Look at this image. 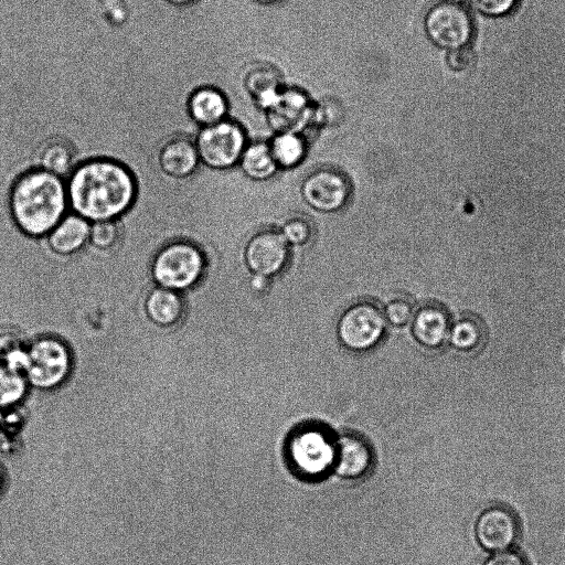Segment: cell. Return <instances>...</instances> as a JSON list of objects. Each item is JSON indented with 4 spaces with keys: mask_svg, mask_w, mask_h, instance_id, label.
<instances>
[{
    "mask_svg": "<svg viewBox=\"0 0 565 565\" xmlns=\"http://www.w3.org/2000/svg\"><path fill=\"white\" fill-rule=\"evenodd\" d=\"M65 182L70 212L90 223L117 220L136 198V183L130 172L108 159L78 164Z\"/></svg>",
    "mask_w": 565,
    "mask_h": 565,
    "instance_id": "obj_1",
    "label": "cell"
},
{
    "mask_svg": "<svg viewBox=\"0 0 565 565\" xmlns=\"http://www.w3.org/2000/svg\"><path fill=\"white\" fill-rule=\"evenodd\" d=\"M10 210L21 232L46 236L70 212L65 180L42 169L24 172L12 185Z\"/></svg>",
    "mask_w": 565,
    "mask_h": 565,
    "instance_id": "obj_2",
    "label": "cell"
},
{
    "mask_svg": "<svg viewBox=\"0 0 565 565\" xmlns=\"http://www.w3.org/2000/svg\"><path fill=\"white\" fill-rule=\"evenodd\" d=\"M202 250L192 243L173 242L159 250L152 263L156 285L180 294L195 287L205 271Z\"/></svg>",
    "mask_w": 565,
    "mask_h": 565,
    "instance_id": "obj_3",
    "label": "cell"
},
{
    "mask_svg": "<svg viewBox=\"0 0 565 565\" xmlns=\"http://www.w3.org/2000/svg\"><path fill=\"white\" fill-rule=\"evenodd\" d=\"M26 381L34 387L50 390L65 381L72 369V351L54 335L34 338L26 345Z\"/></svg>",
    "mask_w": 565,
    "mask_h": 565,
    "instance_id": "obj_4",
    "label": "cell"
},
{
    "mask_svg": "<svg viewBox=\"0 0 565 565\" xmlns=\"http://www.w3.org/2000/svg\"><path fill=\"white\" fill-rule=\"evenodd\" d=\"M246 146L242 126L227 118L200 128L195 137L201 163L214 170H230L238 164Z\"/></svg>",
    "mask_w": 565,
    "mask_h": 565,
    "instance_id": "obj_5",
    "label": "cell"
},
{
    "mask_svg": "<svg viewBox=\"0 0 565 565\" xmlns=\"http://www.w3.org/2000/svg\"><path fill=\"white\" fill-rule=\"evenodd\" d=\"M335 440L321 428L307 427L291 436L288 456L298 473L307 478H320L333 469Z\"/></svg>",
    "mask_w": 565,
    "mask_h": 565,
    "instance_id": "obj_6",
    "label": "cell"
},
{
    "mask_svg": "<svg viewBox=\"0 0 565 565\" xmlns=\"http://www.w3.org/2000/svg\"><path fill=\"white\" fill-rule=\"evenodd\" d=\"M386 328L383 311L366 301L354 303L340 316L337 333L340 342L352 351H366L382 339Z\"/></svg>",
    "mask_w": 565,
    "mask_h": 565,
    "instance_id": "obj_7",
    "label": "cell"
},
{
    "mask_svg": "<svg viewBox=\"0 0 565 565\" xmlns=\"http://www.w3.org/2000/svg\"><path fill=\"white\" fill-rule=\"evenodd\" d=\"M424 26L435 45L449 51L465 47L473 32L469 13L458 3L445 1L427 11Z\"/></svg>",
    "mask_w": 565,
    "mask_h": 565,
    "instance_id": "obj_8",
    "label": "cell"
},
{
    "mask_svg": "<svg viewBox=\"0 0 565 565\" xmlns=\"http://www.w3.org/2000/svg\"><path fill=\"white\" fill-rule=\"evenodd\" d=\"M303 201L313 210L332 213L342 209L349 200L350 185L344 175L332 169L310 173L301 184Z\"/></svg>",
    "mask_w": 565,
    "mask_h": 565,
    "instance_id": "obj_9",
    "label": "cell"
},
{
    "mask_svg": "<svg viewBox=\"0 0 565 565\" xmlns=\"http://www.w3.org/2000/svg\"><path fill=\"white\" fill-rule=\"evenodd\" d=\"M289 256L288 243L280 232L262 231L244 247V263L253 275L270 278L280 273Z\"/></svg>",
    "mask_w": 565,
    "mask_h": 565,
    "instance_id": "obj_10",
    "label": "cell"
},
{
    "mask_svg": "<svg viewBox=\"0 0 565 565\" xmlns=\"http://www.w3.org/2000/svg\"><path fill=\"white\" fill-rule=\"evenodd\" d=\"M266 111L268 124L277 134H299L313 115L307 95L296 88L280 90Z\"/></svg>",
    "mask_w": 565,
    "mask_h": 565,
    "instance_id": "obj_11",
    "label": "cell"
},
{
    "mask_svg": "<svg viewBox=\"0 0 565 565\" xmlns=\"http://www.w3.org/2000/svg\"><path fill=\"white\" fill-rule=\"evenodd\" d=\"M476 537L490 554L509 550L518 540L519 526L514 515L502 507H492L476 522Z\"/></svg>",
    "mask_w": 565,
    "mask_h": 565,
    "instance_id": "obj_12",
    "label": "cell"
},
{
    "mask_svg": "<svg viewBox=\"0 0 565 565\" xmlns=\"http://www.w3.org/2000/svg\"><path fill=\"white\" fill-rule=\"evenodd\" d=\"M333 470L344 479H359L365 476L373 463V452L367 441L353 434L342 435L335 440Z\"/></svg>",
    "mask_w": 565,
    "mask_h": 565,
    "instance_id": "obj_13",
    "label": "cell"
},
{
    "mask_svg": "<svg viewBox=\"0 0 565 565\" xmlns=\"http://www.w3.org/2000/svg\"><path fill=\"white\" fill-rule=\"evenodd\" d=\"M89 230L90 222L68 212L44 237L53 253L70 256L81 252L88 244Z\"/></svg>",
    "mask_w": 565,
    "mask_h": 565,
    "instance_id": "obj_14",
    "label": "cell"
},
{
    "mask_svg": "<svg viewBox=\"0 0 565 565\" xmlns=\"http://www.w3.org/2000/svg\"><path fill=\"white\" fill-rule=\"evenodd\" d=\"M185 110L190 119L202 128L226 119L228 102L220 89L202 86L190 93Z\"/></svg>",
    "mask_w": 565,
    "mask_h": 565,
    "instance_id": "obj_15",
    "label": "cell"
},
{
    "mask_svg": "<svg viewBox=\"0 0 565 565\" xmlns=\"http://www.w3.org/2000/svg\"><path fill=\"white\" fill-rule=\"evenodd\" d=\"M159 159L163 172L175 179L189 177L201 163L195 140L190 137H177L167 142Z\"/></svg>",
    "mask_w": 565,
    "mask_h": 565,
    "instance_id": "obj_16",
    "label": "cell"
},
{
    "mask_svg": "<svg viewBox=\"0 0 565 565\" xmlns=\"http://www.w3.org/2000/svg\"><path fill=\"white\" fill-rule=\"evenodd\" d=\"M411 322L414 338L426 348H440L448 339L450 326L447 313L436 306L418 309Z\"/></svg>",
    "mask_w": 565,
    "mask_h": 565,
    "instance_id": "obj_17",
    "label": "cell"
},
{
    "mask_svg": "<svg viewBox=\"0 0 565 565\" xmlns=\"http://www.w3.org/2000/svg\"><path fill=\"white\" fill-rule=\"evenodd\" d=\"M145 310L148 319L161 328H174L184 313V301L180 292L156 287L146 298Z\"/></svg>",
    "mask_w": 565,
    "mask_h": 565,
    "instance_id": "obj_18",
    "label": "cell"
},
{
    "mask_svg": "<svg viewBox=\"0 0 565 565\" xmlns=\"http://www.w3.org/2000/svg\"><path fill=\"white\" fill-rule=\"evenodd\" d=\"M75 168V152L65 140L50 139L36 152L34 169L45 170L66 180Z\"/></svg>",
    "mask_w": 565,
    "mask_h": 565,
    "instance_id": "obj_19",
    "label": "cell"
},
{
    "mask_svg": "<svg viewBox=\"0 0 565 565\" xmlns=\"http://www.w3.org/2000/svg\"><path fill=\"white\" fill-rule=\"evenodd\" d=\"M238 164L243 173L255 181L270 179L278 169L269 146L264 142H255L246 146Z\"/></svg>",
    "mask_w": 565,
    "mask_h": 565,
    "instance_id": "obj_20",
    "label": "cell"
},
{
    "mask_svg": "<svg viewBox=\"0 0 565 565\" xmlns=\"http://www.w3.org/2000/svg\"><path fill=\"white\" fill-rule=\"evenodd\" d=\"M268 146L278 168H294L306 156V143L299 134H277Z\"/></svg>",
    "mask_w": 565,
    "mask_h": 565,
    "instance_id": "obj_21",
    "label": "cell"
},
{
    "mask_svg": "<svg viewBox=\"0 0 565 565\" xmlns=\"http://www.w3.org/2000/svg\"><path fill=\"white\" fill-rule=\"evenodd\" d=\"M246 87L258 105L265 110L273 104L279 94V77L270 68L252 71L246 77Z\"/></svg>",
    "mask_w": 565,
    "mask_h": 565,
    "instance_id": "obj_22",
    "label": "cell"
},
{
    "mask_svg": "<svg viewBox=\"0 0 565 565\" xmlns=\"http://www.w3.org/2000/svg\"><path fill=\"white\" fill-rule=\"evenodd\" d=\"M487 327L481 321L460 319L450 327L447 341L452 349L469 352L481 345Z\"/></svg>",
    "mask_w": 565,
    "mask_h": 565,
    "instance_id": "obj_23",
    "label": "cell"
},
{
    "mask_svg": "<svg viewBox=\"0 0 565 565\" xmlns=\"http://www.w3.org/2000/svg\"><path fill=\"white\" fill-rule=\"evenodd\" d=\"M26 379L22 373L0 367V407L18 403L25 394Z\"/></svg>",
    "mask_w": 565,
    "mask_h": 565,
    "instance_id": "obj_24",
    "label": "cell"
},
{
    "mask_svg": "<svg viewBox=\"0 0 565 565\" xmlns=\"http://www.w3.org/2000/svg\"><path fill=\"white\" fill-rule=\"evenodd\" d=\"M120 238V230L115 221L90 223L88 244L98 250L114 249Z\"/></svg>",
    "mask_w": 565,
    "mask_h": 565,
    "instance_id": "obj_25",
    "label": "cell"
},
{
    "mask_svg": "<svg viewBox=\"0 0 565 565\" xmlns=\"http://www.w3.org/2000/svg\"><path fill=\"white\" fill-rule=\"evenodd\" d=\"M280 234L288 245L301 246L311 238L312 228L307 220L292 217L282 225Z\"/></svg>",
    "mask_w": 565,
    "mask_h": 565,
    "instance_id": "obj_26",
    "label": "cell"
},
{
    "mask_svg": "<svg viewBox=\"0 0 565 565\" xmlns=\"http://www.w3.org/2000/svg\"><path fill=\"white\" fill-rule=\"evenodd\" d=\"M414 308L408 300L394 298L386 302L383 315L386 322L395 327H402L411 322L414 316Z\"/></svg>",
    "mask_w": 565,
    "mask_h": 565,
    "instance_id": "obj_27",
    "label": "cell"
},
{
    "mask_svg": "<svg viewBox=\"0 0 565 565\" xmlns=\"http://www.w3.org/2000/svg\"><path fill=\"white\" fill-rule=\"evenodd\" d=\"M519 0H469L470 4L479 12L490 15L500 17L513 10Z\"/></svg>",
    "mask_w": 565,
    "mask_h": 565,
    "instance_id": "obj_28",
    "label": "cell"
},
{
    "mask_svg": "<svg viewBox=\"0 0 565 565\" xmlns=\"http://www.w3.org/2000/svg\"><path fill=\"white\" fill-rule=\"evenodd\" d=\"M448 66L456 72H463L475 64V54L468 47H460L449 51L447 55Z\"/></svg>",
    "mask_w": 565,
    "mask_h": 565,
    "instance_id": "obj_29",
    "label": "cell"
},
{
    "mask_svg": "<svg viewBox=\"0 0 565 565\" xmlns=\"http://www.w3.org/2000/svg\"><path fill=\"white\" fill-rule=\"evenodd\" d=\"M482 565H527L515 550L492 553Z\"/></svg>",
    "mask_w": 565,
    "mask_h": 565,
    "instance_id": "obj_30",
    "label": "cell"
},
{
    "mask_svg": "<svg viewBox=\"0 0 565 565\" xmlns=\"http://www.w3.org/2000/svg\"><path fill=\"white\" fill-rule=\"evenodd\" d=\"M268 280L269 278L259 276V275H253V277L249 280L250 288L255 290L256 292H263L268 287Z\"/></svg>",
    "mask_w": 565,
    "mask_h": 565,
    "instance_id": "obj_31",
    "label": "cell"
},
{
    "mask_svg": "<svg viewBox=\"0 0 565 565\" xmlns=\"http://www.w3.org/2000/svg\"><path fill=\"white\" fill-rule=\"evenodd\" d=\"M173 6H188L194 2L195 0H164Z\"/></svg>",
    "mask_w": 565,
    "mask_h": 565,
    "instance_id": "obj_32",
    "label": "cell"
},
{
    "mask_svg": "<svg viewBox=\"0 0 565 565\" xmlns=\"http://www.w3.org/2000/svg\"><path fill=\"white\" fill-rule=\"evenodd\" d=\"M257 3H262V4H270V3H275V2H278L279 0H253Z\"/></svg>",
    "mask_w": 565,
    "mask_h": 565,
    "instance_id": "obj_33",
    "label": "cell"
},
{
    "mask_svg": "<svg viewBox=\"0 0 565 565\" xmlns=\"http://www.w3.org/2000/svg\"><path fill=\"white\" fill-rule=\"evenodd\" d=\"M2 486H3V476H2V472L0 470V491L2 489Z\"/></svg>",
    "mask_w": 565,
    "mask_h": 565,
    "instance_id": "obj_34",
    "label": "cell"
},
{
    "mask_svg": "<svg viewBox=\"0 0 565 565\" xmlns=\"http://www.w3.org/2000/svg\"><path fill=\"white\" fill-rule=\"evenodd\" d=\"M445 2H451V3H458L460 2L461 0H444Z\"/></svg>",
    "mask_w": 565,
    "mask_h": 565,
    "instance_id": "obj_35",
    "label": "cell"
}]
</instances>
